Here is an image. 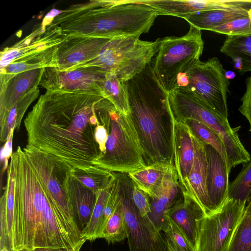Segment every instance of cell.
Masks as SVG:
<instances>
[{
    "label": "cell",
    "instance_id": "cell-40",
    "mask_svg": "<svg viewBox=\"0 0 251 251\" xmlns=\"http://www.w3.org/2000/svg\"><path fill=\"white\" fill-rule=\"evenodd\" d=\"M132 195L134 204L140 215L142 216L148 215L151 212L149 196L133 183Z\"/></svg>",
    "mask_w": 251,
    "mask_h": 251
},
{
    "label": "cell",
    "instance_id": "cell-6",
    "mask_svg": "<svg viewBox=\"0 0 251 251\" xmlns=\"http://www.w3.org/2000/svg\"><path fill=\"white\" fill-rule=\"evenodd\" d=\"M105 153L94 164L112 172L128 174L146 164L144 150L131 114L125 115L113 105Z\"/></svg>",
    "mask_w": 251,
    "mask_h": 251
},
{
    "label": "cell",
    "instance_id": "cell-29",
    "mask_svg": "<svg viewBox=\"0 0 251 251\" xmlns=\"http://www.w3.org/2000/svg\"><path fill=\"white\" fill-rule=\"evenodd\" d=\"M100 91L119 112L126 116L131 114L126 82L122 81L113 75L106 74L101 83Z\"/></svg>",
    "mask_w": 251,
    "mask_h": 251
},
{
    "label": "cell",
    "instance_id": "cell-31",
    "mask_svg": "<svg viewBox=\"0 0 251 251\" xmlns=\"http://www.w3.org/2000/svg\"><path fill=\"white\" fill-rule=\"evenodd\" d=\"M225 251H251V196Z\"/></svg>",
    "mask_w": 251,
    "mask_h": 251
},
{
    "label": "cell",
    "instance_id": "cell-27",
    "mask_svg": "<svg viewBox=\"0 0 251 251\" xmlns=\"http://www.w3.org/2000/svg\"><path fill=\"white\" fill-rule=\"evenodd\" d=\"M172 164L153 163L130 172L128 176L134 185L151 198L160 187L165 175Z\"/></svg>",
    "mask_w": 251,
    "mask_h": 251
},
{
    "label": "cell",
    "instance_id": "cell-32",
    "mask_svg": "<svg viewBox=\"0 0 251 251\" xmlns=\"http://www.w3.org/2000/svg\"><path fill=\"white\" fill-rule=\"evenodd\" d=\"M186 124L193 133L204 144L213 148L221 155L227 163L229 168L231 167L229 163L224 143L219 135L211 128L202 123L193 119H187L183 121Z\"/></svg>",
    "mask_w": 251,
    "mask_h": 251
},
{
    "label": "cell",
    "instance_id": "cell-25",
    "mask_svg": "<svg viewBox=\"0 0 251 251\" xmlns=\"http://www.w3.org/2000/svg\"><path fill=\"white\" fill-rule=\"evenodd\" d=\"M57 46L21 58L6 67L0 69V86L13 75L23 72L48 67H57Z\"/></svg>",
    "mask_w": 251,
    "mask_h": 251
},
{
    "label": "cell",
    "instance_id": "cell-1",
    "mask_svg": "<svg viewBox=\"0 0 251 251\" xmlns=\"http://www.w3.org/2000/svg\"><path fill=\"white\" fill-rule=\"evenodd\" d=\"M113 105L100 94L46 91L24 120L27 145L72 168L93 166L101 154L97 130Z\"/></svg>",
    "mask_w": 251,
    "mask_h": 251
},
{
    "label": "cell",
    "instance_id": "cell-10",
    "mask_svg": "<svg viewBox=\"0 0 251 251\" xmlns=\"http://www.w3.org/2000/svg\"><path fill=\"white\" fill-rule=\"evenodd\" d=\"M226 71L216 57L200 60L180 74L176 86H183L195 94L215 112L228 119L227 93L230 84Z\"/></svg>",
    "mask_w": 251,
    "mask_h": 251
},
{
    "label": "cell",
    "instance_id": "cell-28",
    "mask_svg": "<svg viewBox=\"0 0 251 251\" xmlns=\"http://www.w3.org/2000/svg\"><path fill=\"white\" fill-rule=\"evenodd\" d=\"M40 90L36 85L25 94L0 121V141L5 143L12 129H19L23 116L30 104L38 98Z\"/></svg>",
    "mask_w": 251,
    "mask_h": 251
},
{
    "label": "cell",
    "instance_id": "cell-7",
    "mask_svg": "<svg viewBox=\"0 0 251 251\" xmlns=\"http://www.w3.org/2000/svg\"><path fill=\"white\" fill-rule=\"evenodd\" d=\"M201 30L190 25L188 32L180 37L160 40L157 53L152 62L153 75L166 93L172 91L178 75L200 60L204 43Z\"/></svg>",
    "mask_w": 251,
    "mask_h": 251
},
{
    "label": "cell",
    "instance_id": "cell-11",
    "mask_svg": "<svg viewBox=\"0 0 251 251\" xmlns=\"http://www.w3.org/2000/svg\"><path fill=\"white\" fill-rule=\"evenodd\" d=\"M119 176L129 251H168L162 231L156 227L148 215H141L134 204L132 181L126 175Z\"/></svg>",
    "mask_w": 251,
    "mask_h": 251
},
{
    "label": "cell",
    "instance_id": "cell-12",
    "mask_svg": "<svg viewBox=\"0 0 251 251\" xmlns=\"http://www.w3.org/2000/svg\"><path fill=\"white\" fill-rule=\"evenodd\" d=\"M246 203L247 201L227 199L219 210L200 220L195 251H225Z\"/></svg>",
    "mask_w": 251,
    "mask_h": 251
},
{
    "label": "cell",
    "instance_id": "cell-33",
    "mask_svg": "<svg viewBox=\"0 0 251 251\" xmlns=\"http://www.w3.org/2000/svg\"><path fill=\"white\" fill-rule=\"evenodd\" d=\"M127 235L121 195L120 201L116 210L106 223L100 238L104 239L108 243L113 244L124 240L127 238Z\"/></svg>",
    "mask_w": 251,
    "mask_h": 251
},
{
    "label": "cell",
    "instance_id": "cell-35",
    "mask_svg": "<svg viewBox=\"0 0 251 251\" xmlns=\"http://www.w3.org/2000/svg\"><path fill=\"white\" fill-rule=\"evenodd\" d=\"M251 196V159L229 185L227 199L248 201Z\"/></svg>",
    "mask_w": 251,
    "mask_h": 251
},
{
    "label": "cell",
    "instance_id": "cell-24",
    "mask_svg": "<svg viewBox=\"0 0 251 251\" xmlns=\"http://www.w3.org/2000/svg\"><path fill=\"white\" fill-rule=\"evenodd\" d=\"M67 192L75 222L80 233L88 225L96 200L97 194L71 175Z\"/></svg>",
    "mask_w": 251,
    "mask_h": 251
},
{
    "label": "cell",
    "instance_id": "cell-15",
    "mask_svg": "<svg viewBox=\"0 0 251 251\" xmlns=\"http://www.w3.org/2000/svg\"><path fill=\"white\" fill-rule=\"evenodd\" d=\"M171 122L173 162L183 195L188 194V177L195 156L193 134L184 122L176 120L168 103Z\"/></svg>",
    "mask_w": 251,
    "mask_h": 251
},
{
    "label": "cell",
    "instance_id": "cell-21",
    "mask_svg": "<svg viewBox=\"0 0 251 251\" xmlns=\"http://www.w3.org/2000/svg\"><path fill=\"white\" fill-rule=\"evenodd\" d=\"M43 69H37L17 74L0 86V121L28 91L39 86Z\"/></svg>",
    "mask_w": 251,
    "mask_h": 251
},
{
    "label": "cell",
    "instance_id": "cell-37",
    "mask_svg": "<svg viewBox=\"0 0 251 251\" xmlns=\"http://www.w3.org/2000/svg\"><path fill=\"white\" fill-rule=\"evenodd\" d=\"M121 181L119 175L116 174L107 202L104 208L102 221L100 225L98 234V238H100L101 232L108 219L116 210L121 200Z\"/></svg>",
    "mask_w": 251,
    "mask_h": 251
},
{
    "label": "cell",
    "instance_id": "cell-13",
    "mask_svg": "<svg viewBox=\"0 0 251 251\" xmlns=\"http://www.w3.org/2000/svg\"><path fill=\"white\" fill-rule=\"evenodd\" d=\"M106 74L94 67L61 70L57 67L44 68L39 86L46 91L101 94L100 85Z\"/></svg>",
    "mask_w": 251,
    "mask_h": 251
},
{
    "label": "cell",
    "instance_id": "cell-5",
    "mask_svg": "<svg viewBox=\"0 0 251 251\" xmlns=\"http://www.w3.org/2000/svg\"><path fill=\"white\" fill-rule=\"evenodd\" d=\"M160 39L143 41L139 36L110 39L99 53L90 61L68 70L94 67L105 74H112L126 82L142 72L157 53Z\"/></svg>",
    "mask_w": 251,
    "mask_h": 251
},
{
    "label": "cell",
    "instance_id": "cell-34",
    "mask_svg": "<svg viewBox=\"0 0 251 251\" xmlns=\"http://www.w3.org/2000/svg\"><path fill=\"white\" fill-rule=\"evenodd\" d=\"M112 183L108 187L96 194V202L90 221L80 233L81 240L93 241L98 238L100 225Z\"/></svg>",
    "mask_w": 251,
    "mask_h": 251
},
{
    "label": "cell",
    "instance_id": "cell-19",
    "mask_svg": "<svg viewBox=\"0 0 251 251\" xmlns=\"http://www.w3.org/2000/svg\"><path fill=\"white\" fill-rule=\"evenodd\" d=\"M147 5L158 15L182 18L189 14L205 10L223 9L245 4L244 0H133Z\"/></svg>",
    "mask_w": 251,
    "mask_h": 251
},
{
    "label": "cell",
    "instance_id": "cell-9",
    "mask_svg": "<svg viewBox=\"0 0 251 251\" xmlns=\"http://www.w3.org/2000/svg\"><path fill=\"white\" fill-rule=\"evenodd\" d=\"M23 150L37 176L52 198L63 221L73 235L81 241L67 192L72 168L64 161L27 145Z\"/></svg>",
    "mask_w": 251,
    "mask_h": 251
},
{
    "label": "cell",
    "instance_id": "cell-18",
    "mask_svg": "<svg viewBox=\"0 0 251 251\" xmlns=\"http://www.w3.org/2000/svg\"><path fill=\"white\" fill-rule=\"evenodd\" d=\"M183 197L178 177L174 164L165 175L160 187L150 198L151 212L149 217L161 231L168 226V213L171 208Z\"/></svg>",
    "mask_w": 251,
    "mask_h": 251
},
{
    "label": "cell",
    "instance_id": "cell-30",
    "mask_svg": "<svg viewBox=\"0 0 251 251\" xmlns=\"http://www.w3.org/2000/svg\"><path fill=\"white\" fill-rule=\"evenodd\" d=\"M71 173L96 194L108 187L116 177L115 172L95 165L84 169L72 168Z\"/></svg>",
    "mask_w": 251,
    "mask_h": 251
},
{
    "label": "cell",
    "instance_id": "cell-47",
    "mask_svg": "<svg viewBox=\"0 0 251 251\" xmlns=\"http://www.w3.org/2000/svg\"><path fill=\"white\" fill-rule=\"evenodd\" d=\"M15 251H32V250L24 248H22V249L17 250Z\"/></svg>",
    "mask_w": 251,
    "mask_h": 251
},
{
    "label": "cell",
    "instance_id": "cell-46",
    "mask_svg": "<svg viewBox=\"0 0 251 251\" xmlns=\"http://www.w3.org/2000/svg\"><path fill=\"white\" fill-rule=\"evenodd\" d=\"M0 251H12L10 248L6 246H2L0 247Z\"/></svg>",
    "mask_w": 251,
    "mask_h": 251
},
{
    "label": "cell",
    "instance_id": "cell-45",
    "mask_svg": "<svg viewBox=\"0 0 251 251\" xmlns=\"http://www.w3.org/2000/svg\"><path fill=\"white\" fill-rule=\"evenodd\" d=\"M85 240H82L77 245H76L74 248L72 249L70 251H80V250Z\"/></svg>",
    "mask_w": 251,
    "mask_h": 251
},
{
    "label": "cell",
    "instance_id": "cell-41",
    "mask_svg": "<svg viewBox=\"0 0 251 251\" xmlns=\"http://www.w3.org/2000/svg\"><path fill=\"white\" fill-rule=\"evenodd\" d=\"M245 83L246 91L241 99L242 103L238 110L248 120L251 131V76L246 79Z\"/></svg>",
    "mask_w": 251,
    "mask_h": 251
},
{
    "label": "cell",
    "instance_id": "cell-14",
    "mask_svg": "<svg viewBox=\"0 0 251 251\" xmlns=\"http://www.w3.org/2000/svg\"><path fill=\"white\" fill-rule=\"evenodd\" d=\"M44 20L39 26L24 38L0 53V69L25 56L56 47L65 36L61 29Z\"/></svg>",
    "mask_w": 251,
    "mask_h": 251
},
{
    "label": "cell",
    "instance_id": "cell-22",
    "mask_svg": "<svg viewBox=\"0 0 251 251\" xmlns=\"http://www.w3.org/2000/svg\"><path fill=\"white\" fill-rule=\"evenodd\" d=\"M201 207L189 195L182 198L169 210L168 217L178 226L195 251L198 221L205 216Z\"/></svg>",
    "mask_w": 251,
    "mask_h": 251
},
{
    "label": "cell",
    "instance_id": "cell-39",
    "mask_svg": "<svg viewBox=\"0 0 251 251\" xmlns=\"http://www.w3.org/2000/svg\"><path fill=\"white\" fill-rule=\"evenodd\" d=\"M210 31L226 36L251 34V16L238 19L214 27Z\"/></svg>",
    "mask_w": 251,
    "mask_h": 251
},
{
    "label": "cell",
    "instance_id": "cell-26",
    "mask_svg": "<svg viewBox=\"0 0 251 251\" xmlns=\"http://www.w3.org/2000/svg\"><path fill=\"white\" fill-rule=\"evenodd\" d=\"M220 51L232 59L241 75L251 72V34L227 36Z\"/></svg>",
    "mask_w": 251,
    "mask_h": 251
},
{
    "label": "cell",
    "instance_id": "cell-3",
    "mask_svg": "<svg viewBox=\"0 0 251 251\" xmlns=\"http://www.w3.org/2000/svg\"><path fill=\"white\" fill-rule=\"evenodd\" d=\"M151 63L126 82L131 116L144 150L146 164H173L166 94L153 75Z\"/></svg>",
    "mask_w": 251,
    "mask_h": 251
},
{
    "label": "cell",
    "instance_id": "cell-20",
    "mask_svg": "<svg viewBox=\"0 0 251 251\" xmlns=\"http://www.w3.org/2000/svg\"><path fill=\"white\" fill-rule=\"evenodd\" d=\"M195 156L188 177V194L203 209L206 215L212 214L206 187L207 160L204 143L193 134Z\"/></svg>",
    "mask_w": 251,
    "mask_h": 251
},
{
    "label": "cell",
    "instance_id": "cell-38",
    "mask_svg": "<svg viewBox=\"0 0 251 251\" xmlns=\"http://www.w3.org/2000/svg\"><path fill=\"white\" fill-rule=\"evenodd\" d=\"M168 226L163 231L165 238L179 251H195L194 249L176 224L168 217Z\"/></svg>",
    "mask_w": 251,
    "mask_h": 251
},
{
    "label": "cell",
    "instance_id": "cell-8",
    "mask_svg": "<svg viewBox=\"0 0 251 251\" xmlns=\"http://www.w3.org/2000/svg\"><path fill=\"white\" fill-rule=\"evenodd\" d=\"M177 118L199 121L216 132L222 139L231 168L249 162L251 155L240 141L241 126L232 127L226 119L215 112L202 100L191 92H186L177 99L175 109Z\"/></svg>",
    "mask_w": 251,
    "mask_h": 251
},
{
    "label": "cell",
    "instance_id": "cell-4",
    "mask_svg": "<svg viewBox=\"0 0 251 251\" xmlns=\"http://www.w3.org/2000/svg\"><path fill=\"white\" fill-rule=\"evenodd\" d=\"M157 13L133 0H93L75 5L70 27L76 35L113 38L148 32Z\"/></svg>",
    "mask_w": 251,
    "mask_h": 251
},
{
    "label": "cell",
    "instance_id": "cell-43",
    "mask_svg": "<svg viewBox=\"0 0 251 251\" xmlns=\"http://www.w3.org/2000/svg\"><path fill=\"white\" fill-rule=\"evenodd\" d=\"M72 249L52 248H37L32 250V251H70Z\"/></svg>",
    "mask_w": 251,
    "mask_h": 251
},
{
    "label": "cell",
    "instance_id": "cell-2",
    "mask_svg": "<svg viewBox=\"0 0 251 251\" xmlns=\"http://www.w3.org/2000/svg\"><path fill=\"white\" fill-rule=\"evenodd\" d=\"M9 165L14 176L13 251L24 248H74L81 241L69 230L21 147L13 153Z\"/></svg>",
    "mask_w": 251,
    "mask_h": 251
},
{
    "label": "cell",
    "instance_id": "cell-42",
    "mask_svg": "<svg viewBox=\"0 0 251 251\" xmlns=\"http://www.w3.org/2000/svg\"><path fill=\"white\" fill-rule=\"evenodd\" d=\"M15 129L13 128L11 131L9 135V137L5 143L3 148L1 151V156L3 157L4 160V168H6L8 167V161L10 158H11L13 153L12 151V139L13 136V133Z\"/></svg>",
    "mask_w": 251,
    "mask_h": 251
},
{
    "label": "cell",
    "instance_id": "cell-44",
    "mask_svg": "<svg viewBox=\"0 0 251 251\" xmlns=\"http://www.w3.org/2000/svg\"><path fill=\"white\" fill-rule=\"evenodd\" d=\"M225 75L226 78H227L228 79H233L235 76V74L234 72L229 71H226Z\"/></svg>",
    "mask_w": 251,
    "mask_h": 251
},
{
    "label": "cell",
    "instance_id": "cell-17",
    "mask_svg": "<svg viewBox=\"0 0 251 251\" xmlns=\"http://www.w3.org/2000/svg\"><path fill=\"white\" fill-rule=\"evenodd\" d=\"M207 160L206 187L212 213L226 201L231 170L221 155L211 146L204 144Z\"/></svg>",
    "mask_w": 251,
    "mask_h": 251
},
{
    "label": "cell",
    "instance_id": "cell-23",
    "mask_svg": "<svg viewBox=\"0 0 251 251\" xmlns=\"http://www.w3.org/2000/svg\"><path fill=\"white\" fill-rule=\"evenodd\" d=\"M251 16V0L244 5L194 13L182 18L200 30L212 28L233 21Z\"/></svg>",
    "mask_w": 251,
    "mask_h": 251
},
{
    "label": "cell",
    "instance_id": "cell-36",
    "mask_svg": "<svg viewBox=\"0 0 251 251\" xmlns=\"http://www.w3.org/2000/svg\"><path fill=\"white\" fill-rule=\"evenodd\" d=\"M5 190L1 197L5 203L6 221L9 237L12 246V234L14 206V176L11 166L8 165Z\"/></svg>",
    "mask_w": 251,
    "mask_h": 251
},
{
    "label": "cell",
    "instance_id": "cell-16",
    "mask_svg": "<svg viewBox=\"0 0 251 251\" xmlns=\"http://www.w3.org/2000/svg\"><path fill=\"white\" fill-rule=\"evenodd\" d=\"M110 39L92 36H65L57 48V67L66 71L90 61Z\"/></svg>",
    "mask_w": 251,
    "mask_h": 251
}]
</instances>
